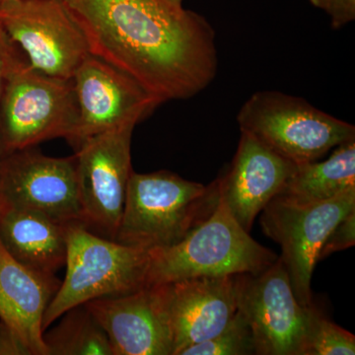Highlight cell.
I'll use <instances>...</instances> for the list:
<instances>
[{
	"instance_id": "cell-1",
	"label": "cell",
	"mask_w": 355,
	"mask_h": 355,
	"mask_svg": "<svg viewBox=\"0 0 355 355\" xmlns=\"http://www.w3.org/2000/svg\"><path fill=\"white\" fill-rule=\"evenodd\" d=\"M90 55L165 103L202 92L218 69L216 31L167 0H65Z\"/></svg>"
},
{
	"instance_id": "cell-2",
	"label": "cell",
	"mask_w": 355,
	"mask_h": 355,
	"mask_svg": "<svg viewBox=\"0 0 355 355\" xmlns=\"http://www.w3.org/2000/svg\"><path fill=\"white\" fill-rule=\"evenodd\" d=\"M218 178L205 184L170 171L133 172L114 241L146 251L174 246L218 205Z\"/></svg>"
},
{
	"instance_id": "cell-3",
	"label": "cell",
	"mask_w": 355,
	"mask_h": 355,
	"mask_svg": "<svg viewBox=\"0 0 355 355\" xmlns=\"http://www.w3.org/2000/svg\"><path fill=\"white\" fill-rule=\"evenodd\" d=\"M64 229L67 272L44 313V331L71 308L147 286L148 251L94 234L83 222Z\"/></svg>"
},
{
	"instance_id": "cell-4",
	"label": "cell",
	"mask_w": 355,
	"mask_h": 355,
	"mask_svg": "<svg viewBox=\"0 0 355 355\" xmlns=\"http://www.w3.org/2000/svg\"><path fill=\"white\" fill-rule=\"evenodd\" d=\"M279 256L254 241L221 198L214 214L174 246L149 251L147 286L200 277L259 273Z\"/></svg>"
},
{
	"instance_id": "cell-5",
	"label": "cell",
	"mask_w": 355,
	"mask_h": 355,
	"mask_svg": "<svg viewBox=\"0 0 355 355\" xmlns=\"http://www.w3.org/2000/svg\"><path fill=\"white\" fill-rule=\"evenodd\" d=\"M237 121L240 132L295 164L319 160L331 149L355 139L352 123L324 113L303 98L279 91L254 93L240 109Z\"/></svg>"
},
{
	"instance_id": "cell-6",
	"label": "cell",
	"mask_w": 355,
	"mask_h": 355,
	"mask_svg": "<svg viewBox=\"0 0 355 355\" xmlns=\"http://www.w3.org/2000/svg\"><path fill=\"white\" fill-rule=\"evenodd\" d=\"M77 118L72 79L46 76L24 60L0 100V157L44 140L69 139Z\"/></svg>"
},
{
	"instance_id": "cell-7",
	"label": "cell",
	"mask_w": 355,
	"mask_h": 355,
	"mask_svg": "<svg viewBox=\"0 0 355 355\" xmlns=\"http://www.w3.org/2000/svg\"><path fill=\"white\" fill-rule=\"evenodd\" d=\"M354 209L355 187L323 202L296 203L275 197L263 209V234L282 248L279 258L299 304H313L311 282L320 250L336 224Z\"/></svg>"
},
{
	"instance_id": "cell-8",
	"label": "cell",
	"mask_w": 355,
	"mask_h": 355,
	"mask_svg": "<svg viewBox=\"0 0 355 355\" xmlns=\"http://www.w3.org/2000/svg\"><path fill=\"white\" fill-rule=\"evenodd\" d=\"M0 25L46 76L72 79L90 55L80 28L60 0L0 2Z\"/></svg>"
},
{
	"instance_id": "cell-9",
	"label": "cell",
	"mask_w": 355,
	"mask_h": 355,
	"mask_svg": "<svg viewBox=\"0 0 355 355\" xmlns=\"http://www.w3.org/2000/svg\"><path fill=\"white\" fill-rule=\"evenodd\" d=\"M135 125L100 133L76 149L77 182L84 224L114 240L132 173V135Z\"/></svg>"
},
{
	"instance_id": "cell-10",
	"label": "cell",
	"mask_w": 355,
	"mask_h": 355,
	"mask_svg": "<svg viewBox=\"0 0 355 355\" xmlns=\"http://www.w3.org/2000/svg\"><path fill=\"white\" fill-rule=\"evenodd\" d=\"M0 198L62 225L84 223L76 155L49 157L32 146L1 156Z\"/></svg>"
},
{
	"instance_id": "cell-11",
	"label": "cell",
	"mask_w": 355,
	"mask_h": 355,
	"mask_svg": "<svg viewBox=\"0 0 355 355\" xmlns=\"http://www.w3.org/2000/svg\"><path fill=\"white\" fill-rule=\"evenodd\" d=\"M72 83L78 118L67 140L76 149L100 133L137 125L162 104L130 77L92 55L79 65Z\"/></svg>"
},
{
	"instance_id": "cell-12",
	"label": "cell",
	"mask_w": 355,
	"mask_h": 355,
	"mask_svg": "<svg viewBox=\"0 0 355 355\" xmlns=\"http://www.w3.org/2000/svg\"><path fill=\"white\" fill-rule=\"evenodd\" d=\"M237 309L253 333L257 355H300L305 307L296 300L284 263L236 275Z\"/></svg>"
},
{
	"instance_id": "cell-13",
	"label": "cell",
	"mask_w": 355,
	"mask_h": 355,
	"mask_svg": "<svg viewBox=\"0 0 355 355\" xmlns=\"http://www.w3.org/2000/svg\"><path fill=\"white\" fill-rule=\"evenodd\" d=\"M84 305L107 334L114 355H173L162 284Z\"/></svg>"
},
{
	"instance_id": "cell-14",
	"label": "cell",
	"mask_w": 355,
	"mask_h": 355,
	"mask_svg": "<svg viewBox=\"0 0 355 355\" xmlns=\"http://www.w3.org/2000/svg\"><path fill=\"white\" fill-rule=\"evenodd\" d=\"M162 286L173 355L220 333L237 311L236 275L193 277Z\"/></svg>"
},
{
	"instance_id": "cell-15",
	"label": "cell",
	"mask_w": 355,
	"mask_h": 355,
	"mask_svg": "<svg viewBox=\"0 0 355 355\" xmlns=\"http://www.w3.org/2000/svg\"><path fill=\"white\" fill-rule=\"evenodd\" d=\"M295 168V163L273 153L249 133L241 132L230 168L218 181L222 200L246 232L279 195Z\"/></svg>"
},
{
	"instance_id": "cell-16",
	"label": "cell",
	"mask_w": 355,
	"mask_h": 355,
	"mask_svg": "<svg viewBox=\"0 0 355 355\" xmlns=\"http://www.w3.org/2000/svg\"><path fill=\"white\" fill-rule=\"evenodd\" d=\"M60 282L12 258L0 243V320L28 355H48L43 319Z\"/></svg>"
},
{
	"instance_id": "cell-17",
	"label": "cell",
	"mask_w": 355,
	"mask_h": 355,
	"mask_svg": "<svg viewBox=\"0 0 355 355\" xmlns=\"http://www.w3.org/2000/svg\"><path fill=\"white\" fill-rule=\"evenodd\" d=\"M0 243L20 263L46 275L65 265L64 225L30 210L8 207L0 218Z\"/></svg>"
},
{
	"instance_id": "cell-18",
	"label": "cell",
	"mask_w": 355,
	"mask_h": 355,
	"mask_svg": "<svg viewBox=\"0 0 355 355\" xmlns=\"http://www.w3.org/2000/svg\"><path fill=\"white\" fill-rule=\"evenodd\" d=\"M355 187V139L336 146L327 160L296 164L277 197L296 203L323 202Z\"/></svg>"
},
{
	"instance_id": "cell-19",
	"label": "cell",
	"mask_w": 355,
	"mask_h": 355,
	"mask_svg": "<svg viewBox=\"0 0 355 355\" xmlns=\"http://www.w3.org/2000/svg\"><path fill=\"white\" fill-rule=\"evenodd\" d=\"M60 318L57 327L44 333L48 355H114L107 334L85 305Z\"/></svg>"
},
{
	"instance_id": "cell-20",
	"label": "cell",
	"mask_w": 355,
	"mask_h": 355,
	"mask_svg": "<svg viewBox=\"0 0 355 355\" xmlns=\"http://www.w3.org/2000/svg\"><path fill=\"white\" fill-rule=\"evenodd\" d=\"M354 354V335L324 318L313 304L306 306L300 355Z\"/></svg>"
},
{
	"instance_id": "cell-21",
	"label": "cell",
	"mask_w": 355,
	"mask_h": 355,
	"mask_svg": "<svg viewBox=\"0 0 355 355\" xmlns=\"http://www.w3.org/2000/svg\"><path fill=\"white\" fill-rule=\"evenodd\" d=\"M256 354L253 333L244 315L237 309L225 328L197 345L187 347L180 355Z\"/></svg>"
},
{
	"instance_id": "cell-22",
	"label": "cell",
	"mask_w": 355,
	"mask_h": 355,
	"mask_svg": "<svg viewBox=\"0 0 355 355\" xmlns=\"http://www.w3.org/2000/svg\"><path fill=\"white\" fill-rule=\"evenodd\" d=\"M355 244V209L336 224L320 250L319 261Z\"/></svg>"
},
{
	"instance_id": "cell-23",
	"label": "cell",
	"mask_w": 355,
	"mask_h": 355,
	"mask_svg": "<svg viewBox=\"0 0 355 355\" xmlns=\"http://www.w3.org/2000/svg\"><path fill=\"white\" fill-rule=\"evenodd\" d=\"M22 62L24 60L20 57L16 44L0 25V100L9 77Z\"/></svg>"
},
{
	"instance_id": "cell-24",
	"label": "cell",
	"mask_w": 355,
	"mask_h": 355,
	"mask_svg": "<svg viewBox=\"0 0 355 355\" xmlns=\"http://www.w3.org/2000/svg\"><path fill=\"white\" fill-rule=\"evenodd\" d=\"M331 18V27L340 29L355 19V0H309Z\"/></svg>"
},
{
	"instance_id": "cell-25",
	"label": "cell",
	"mask_w": 355,
	"mask_h": 355,
	"mask_svg": "<svg viewBox=\"0 0 355 355\" xmlns=\"http://www.w3.org/2000/svg\"><path fill=\"white\" fill-rule=\"evenodd\" d=\"M0 355H28L10 330L0 323Z\"/></svg>"
},
{
	"instance_id": "cell-26",
	"label": "cell",
	"mask_w": 355,
	"mask_h": 355,
	"mask_svg": "<svg viewBox=\"0 0 355 355\" xmlns=\"http://www.w3.org/2000/svg\"><path fill=\"white\" fill-rule=\"evenodd\" d=\"M9 205H7L1 198H0V218L3 216L4 212L6 211V209H8Z\"/></svg>"
},
{
	"instance_id": "cell-27",
	"label": "cell",
	"mask_w": 355,
	"mask_h": 355,
	"mask_svg": "<svg viewBox=\"0 0 355 355\" xmlns=\"http://www.w3.org/2000/svg\"><path fill=\"white\" fill-rule=\"evenodd\" d=\"M167 1L171 2V3L175 4V6H182L183 0H167Z\"/></svg>"
},
{
	"instance_id": "cell-28",
	"label": "cell",
	"mask_w": 355,
	"mask_h": 355,
	"mask_svg": "<svg viewBox=\"0 0 355 355\" xmlns=\"http://www.w3.org/2000/svg\"><path fill=\"white\" fill-rule=\"evenodd\" d=\"M6 1H17V0H0V2H6Z\"/></svg>"
},
{
	"instance_id": "cell-29",
	"label": "cell",
	"mask_w": 355,
	"mask_h": 355,
	"mask_svg": "<svg viewBox=\"0 0 355 355\" xmlns=\"http://www.w3.org/2000/svg\"><path fill=\"white\" fill-rule=\"evenodd\" d=\"M60 1L64 2V1H65V0H60Z\"/></svg>"
},
{
	"instance_id": "cell-30",
	"label": "cell",
	"mask_w": 355,
	"mask_h": 355,
	"mask_svg": "<svg viewBox=\"0 0 355 355\" xmlns=\"http://www.w3.org/2000/svg\"><path fill=\"white\" fill-rule=\"evenodd\" d=\"M0 159H1V157H0Z\"/></svg>"
}]
</instances>
